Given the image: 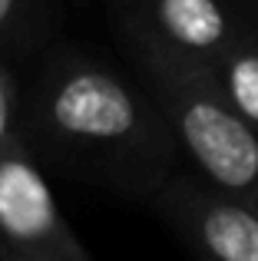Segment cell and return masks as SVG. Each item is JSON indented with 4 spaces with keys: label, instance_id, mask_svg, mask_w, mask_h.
Here are the masks:
<instances>
[{
    "label": "cell",
    "instance_id": "obj_1",
    "mask_svg": "<svg viewBox=\"0 0 258 261\" xmlns=\"http://www.w3.org/2000/svg\"><path fill=\"white\" fill-rule=\"evenodd\" d=\"M20 126L40 166L133 202L182 166L179 139L146 83H129L76 46L43 50L20 86Z\"/></svg>",
    "mask_w": 258,
    "mask_h": 261
},
{
    "label": "cell",
    "instance_id": "obj_6",
    "mask_svg": "<svg viewBox=\"0 0 258 261\" xmlns=\"http://www.w3.org/2000/svg\"><path fill=\"white\" fill-rule=\"evenodd\" d=\"M225 99L242 113V119L258 133V20L245 27L222 50L212 66Z\"/></svg>",
    "mask_w": 258,
    "mask_h": 261
},
{
    "label": "cell",
    "instance_id": "obj_4",
    "mask_svg": "<svg viewBox=\"0 0 258 261\" xmlns=\"http://www.w3.org/2000/svg\"><path fill=\"white\" fill-rule=\"evenodd\" d=\"M129 57H172L215 66L252 23L239 0H103Z\"/></svg>",
    "mask_w": 258,
    "mask_h": 261
},
{
    "label": "cell",
    "instance_id": "obj_5",
    "mask_svg": "<svg viewBox=\"0 0 258 261\" xmlns=\"http://www.w3.org/2000/svg\"><path fill=\"white\" fill-rule=\"evenodd\" d=\"M146 205L186 248L215 261H258V208L212 178L175 166Z\"/></svg>",
    "mask_w": 258,
    "mask_h": 261
},
{
    "label": "cell",
    "instance_id": "obj_2",
    "mask_svg": "<svg viewBox=\"0 0 258 261\" xmlns=\"http://www.w3.org/2000/svg\"><path fill=\"white\" fill-rule=\"evenodd\" d=\"M133 63L166 113L182 155L258 208V133L225 99L212 66L172 57H133Z\"/></svg>",
    "mask_w": 258,
    "mask_h": 261
},
{
    "label": "cell",
    "instance_id": "obj_7",
    "mask_svg": "<svg viewBox=\"0 0 258 261\" xmlns=\"http://www.w3.org/2000/svg\"><path fill=\"white\" fill-rule=\"evenodd\" d=\"M50 27L46 0H0V57L13 63L20 57L43 53Z\"/></svg>",
    "mask_w": 258,
    "mask_h": 261
},
{
    "label": "cell",
    "instance_id": "obj_3",
    "mask_svg": "<svg viewBox=\"0 0 258 261\" xmlns=\"http://www.w3.org/2000/svg\"><path fill=\"white\" fill-rule=\"evenodd\" d=\"M0 258L86 261L90 251L63 218L43 166L20 126V80L0 57Z\"/></svg>",
    "mask_w": 258,
    "mask_h": 261
},
{
    "label": "cell",
    "instance_id": "obj_8",
    "mask_svg": "<svg viewBox=\"0 0 258 261\" xmlns=\"http://www.w3.org/2000/svg\"><path fill=\"white\" fill-rule=\"evenodd\" d=\"M239 4H242V7H245V10L258 20V0H239Z\"/></svg>",
    "mask_w": 258,
    "mask_h": 261
}]
</instances>
